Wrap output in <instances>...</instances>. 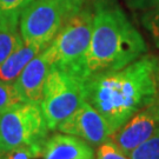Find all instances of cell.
I'll use <instances>...</instances> for the list:
<instances>
[{
	"label": "cell",
	"mask_w": 159,
	"mask_h": 159,
	"mask_svg": "<svg viewBox=\"0 0 159 159\" xmlns=\"http://www.w3.org/2000/svg\"><path fill=\"white\" fill-rule=\"evenodd\" d=\"M159 59L144 54L125 67L85 80V99L104 117L112 132L158 99Z\"/></svg>",
	"instance_id": "6da1fadb"
},
{
	"label": "cell",
	"mask_w": 159,
	"mask_h": 159,
	"mask_svg": "<svg viewBox=\"0 0 159 159\" xmlns=\"http://www.w3.org/2000/svg\"><path fill=\"white\" fill-rule=\"evenodd\" d=\"M146 52L145 40L125 12L106 0L98 1L93 13L84 79L125 67Z\"/></svg>",
	"instance_id": "7a4b0ae2"
},
{
	"label": "cell",
	"mask_w": 159,
	"mask_h": 159,
	"mask_svg": "<svg viewBox=\"0 0 159 159\" xmlns=\"http://www.w3.org/2000/svg\"><path fill=\"white\" fill-rule=\"evenodd\" d=\"M93 27V13L80 8L61 26L47 46L54 67L64 70L84 79L86 56L90 47Z\"/></svg>",
	"instance_id": "3957f363"
},
{
	"label": "cell",
	"mask_w": 159,
	"mask_h": 159,
	"mask_svg": "<svg viewBox=\"0 0 159 159\" xmlns=\"http://www.w3.org/2000/svg\"><path fill=\"white\" fill-rule=\"evenodd\" d=\"M85 102V79L52 66L40 102L50 131H57Z\"/></svg>",
	"instance_id": "277c9868"
},
{
	"label": "cell",
	"mask_w": 159,
	"mask_h": 159,
	"mask_svg": "<svg viewBox=\"0 0 159 159\" xmlns=\"http://www.w3.org/2000/svg\"><path fill=\"white\" fill-rule=\"evenodd\" d=\"M48 132L40 104L19 102L0 114V153L23 146H44Z\"/></svg>",
	"instance_id": "5b68a950"
},
{
	"label": "cell",
	"mask_w": 159,
	"mask_h": 159,
	"mask_svg": "<svg viewBox=\"0 0 159 159\" xmlns=\"http://www.w3.org/2000/svg\"><path fill=\"white\" fill-rule=\"evenodd\" d=\"M68 17L67 12L53 1L32 0L19 17L24 43L50 44Z\"/></svg>",
	"instance_id": "8992f818"
},
{
	"label": "cell",
	"mask_w": 159,
	"mask_h": 159,
	"mask_svg": "<svg viewBox=\"0 0 159 159\" xmlns=\"http://www.w3.org/2000/svg\"><path fill=\"white\" fill-rule=\"evenodd\" d=\"M159 129V98L138 111L119 130L114 132L111 140L125 154L130 153L152 137Z\"/></svg>",
	"instance_id": "52a82bcc"
},
{
	"label": "cell",
	"mask_w": 159,
	"mask_h": 159,
	"mask_svg": "<svg viewBox=\"0 0 159 159\" xmlns=\"http://www.w3.org/2000/svg\"><path fill=\"white\" fill-rule=\"evenodd\" d=\"M57 131L75 136L93 146H99L111 139L113 132L102 114L89 102H84Z\"/></svg>",
	"instance_id": "ba28073f"
},
{
	"label": "cell",
	"mask_w": 159,
	"mask_h": 159,
	"mask_svg": "<svg viewBox=\"0 0 159 159\" xmlns=\"http://www.w3.org/2000/svg\"><path fill=\"white\" fill-rule=\"evenodd\" d=\"M52 66L51 54L47 47L26 65L13 83L21 102H41L46 79Z\"/></svg>",
	"instance_id": "9c48e42d"
},
{
	"label": "cell",
	"mask_w": 159,
	"mask_h": 159,
	"mask_svg": "<svg viewBox=\"0 0 159 159\" xmlns=\"http://www.w3.org/2000/svg\"><path fill=\"white\" fill-rule=\"evenodd\" d=\"M41 156L43 159H96L94 150L90 144L61 132L46 139Z\"/></svg>",
	"instance_id": "30bf717a"
},
{
	"label": "cell",
	"mask_w": 159,
	"mask_h": 159,
	"mask_svg": "<svg viewBox=\"0 0 159 159\" xmlns=\"http://www.w3.org/2000/svg\"><path fill=\"white\" fill-rule=\"evenodd\" d=\"M51 44V43H50ZM50 44H38V43H23L4 63L0 65V79L13 84L19 77L26 65L37 54L44 51Z\"/></svg>",
	"instance_id": "8fae6325"
},
{
	"label": "cell",
	"mask_w": 159,
	"mask_h": 159,
	"mask_svg": "<svg viewBox=\"0 0 159 159\" xmlns=\"http://www.w3.org/2000/svg\"><path fill=\"white\" fill-rule=\"evenodd\" d=\"M23 43L19 31V17L0 14V65Z\"/></svg>",
	"instance_id": "7c38bea8"
},
{
	"label": "cell",
	"mask_w": 159,
	"mask_h": 159,
	"mask_svg": "<svg viewBox=\"0 0 159 159\" xmlns=\"http://www.w3.org/2000/svg\"><path fill=\"white\" fill-rule=\"evenodd\" d=\"M139 11H142L143 25L159 46V0H146Z\"/></svg>",
	"instance_id": "4fadbf2b"
},
{
	"label": "cell",
	"mask_w": 159,
	"mask_h": 159,
	"mask_svg": "<svg viewBox=\"0 0 159 159\" xmlns=\"http://www.w3.org/2000/svg\"><path fill=\"white\" fill-rule=\"evenodd\" d=\"M130 159H159V129L130 153Z\"/></svg>",
	"instance_id": "5bb4252c"
},
{
	"label": "cell",
	"mask_w": 159,
	"mask_h": 159,
	"mask_svg": "<svg viewBox=\"0 0 159 159\" xmlns=\"http://www.w3.org/2000/svg\"><path fill=\"white\" fill-rule=\"evenodd\" d=\"M19 102L21 100L14 85L0 79V114Z\"/></svg>",
	"instance_id": "9a60e30c"
},
{
	"label": "cell",
	"mask_w": 159,
	"mask_h": 159,
	"mask_svg": "<svg viewBox=\"0 0 159 159\" xmlns=\"http://www.w3.org/2000/svg\"><path fill=\"white\" fill-rule=\"evenodd\" d=\"M43 148L39 145H32V146H23L2 154L1 159H34L38 158L43 154Z\"/></svg>",
	"instance_id": "2e32d148"
},
{
	"label": "cell",
	"mask_w": 159,
	"mask_h": 159,
	"mask_svg": "<svg viewBox=\"0 0 159 159\" xmlns=\"http://www.w3.org/2000/svg\"><path fill=\"white\" fill-rule=\"evenodd\" d=\"M96 159H130L111 139L98 146Z\"/></svg>",
	"instance_id": "e0dca14e"
},
{
	"label": "cell",
	"mask_w": 159,
	"mask_h": 159,
	"mask_svg": "<svg viewBox=\"0 0 159 159\" xmlns=\"http://www.w3.org/2000/svg\"><path fill=\"white\" fill-rule=\"evenodd\" d=\"M32 0H0V14L20 17V13Z\"/></svg>",
	"instance_id": "ac0fdd59"
},
{
	"label": "cell",
	"mask_w": 159,
	"mask_h": 159,
	"mask_svg": "<svg viewBox=\"0 0 159 159\" xmlns=\"http://www.w3.org/2000/svg\"><path fill=\"white\" fill-rule=\"evenodd\" d=\"M50 1H53L58 5H60L67 12L68 16H72L73 13L78 12L83 7L85 0H50Z\"/></svg>",
	"instance_id": "d6986e66"
},
{
	"label": "cell",
	"mask_w": 159,
	"mask_h": 159,
	"mask_svg": "<svg viewBox=\"0 0 159 159\" xmlns=\"http://www.w3.org/2000/svg\"><path fill=\"white\" fill-rule=\"evenodd\" d=\"M127 5L130 6L131 8L133 10H140L143 7V5L146 2V0H126Z\"/></svg>",
	"instance_id": "ffe728a7"
},
{
	"label": "cell",
	"mask_w": 159,
	"mask_h": 159,
	"mask_svg": "<svg viewBox=\"0 0 159 159\" xmlns=\"http://www.w3.org/2000/svg\"><path fill=\"white\" fill-rule=\"evenodd\" d=\"M158 97H159V77H158Z\"/></svg>",
	"instance_id": "44dd1931"
},
{
	"label": "cell",
	"mask_w": 159,
	"mask_h": 159,
	"mask_svg": "<svg viewBox=\"0 0 159 159\" xmlns=\"http://www.w3.org/2000/svg\"><path fill=\"white\" fill-rule=\"evenodd\" d=\"M1 157H2V154H1V153H0V159H1Z\"/></svg>",
	"instance_id": "7402d4cb"
}]
</instances>
